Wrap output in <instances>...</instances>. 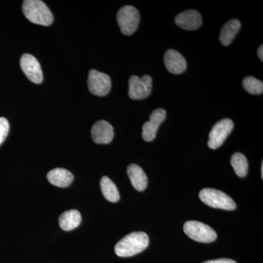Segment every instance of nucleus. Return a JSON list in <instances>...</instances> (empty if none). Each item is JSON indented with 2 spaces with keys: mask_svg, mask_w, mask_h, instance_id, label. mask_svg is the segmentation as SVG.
I'll return each mask as SVG.
<instances>
[{
  "mask_svg": "<svg viewBox=\"0 0 263 263\" xmlns=\"http://www.w3.org/2000/svg\"><path fill=\"white\" fill-rule=\"evenodd\" d=\"M149 245V238L143 232H133L119 240L115 247L119 257H128L141 253Z\"/></svg>",
  "mask_w": 263,
  "mask_h": 263,
  "instance_id": "1",
  "label": "nucleus"
},
{
  "mask_svg": "<svg viewBox=\"0 0 263 263\" xmlns=\"http://www.w3.org/2000/svg\"><path fill=\"white\" fill-rule=\"evenodd\" d=\"M23 12L26 18L32 23L50 26L53 16L47 5L40 0H26L23 3Z\"/></svg>",
  "mask_w": 263,
  "mask_h": 263,
  "instance_id": "2",
  "label": "nucleus"
},
{
  "mask_svg": "<svg viewBox=\"0 0 263 263\" xmlns=\"http://www.w3.org/2000/svg\"><path fill=\"white\" fill-rule=\"evenodd\" d=\"M200 200L205 205L214 209L232 211L236 209L234 200L227 194L214 189H203L199 194Z\"/></svg>",
  "mask_w": 263,
  "mask_h": 263,
  "instance_id": "3",
  "label": "nucleus"
},
{
  "mask_svg": "<svg viewBox=\"0 0 263 263\" xmlns=\"http://www.w3.org/2000/svg\"><path fill=\"white\" fill-rule=\"evenodd\" d=\"M183 231L192 239L201 243H211L217 238L215 230L200 221H186L183 226Z\"/></svg>",
  "mask_w": 263,
  "mask_h": 263,
  "instance_id": "4",
  "label": "nucleus"
},
{
  "mask_svg": "<svg viewBox=\"0 0 263 263\" xmlns=\"http://www.w3.org/2000/svg\"><path fill=\"white\" fill-rule=\"evenodd\" d=\"M117 22L121 31L125 35L136 32L140 22V13L138 9L131 5L122 7L118 11Z\"/></svg>",
  "mask_w": 263,
  "mask_h": 263,
  "instance_id": "5",
  "label": "nucleus"
},
{
  "mask_svg": "<svg viewBox=\"0 0 263 263\" xmlns=\"http://www.w3.org/2000/svg\"><path fill=\"white\" fill-rule=\"evenodd\" d=\"M234 124L230 119H223L214 124L209 133V147L216 149L223 144L226 138L233 130Z\"/></svg>",
  "mask_w": 263,
  "mask_h": 263,
  "instance_id": "6",
  "label": "nucleus"
},
{
  "mask_svg": "<svg viewBox=\"0 0 263 263\" xmlns=\"http://www.w3.org/2000/svg\"><path fill=\"white\" fill-rule=\"evenodd\" d=\"M88 88L91 94L98 97L105 96L111 89L110 76L96 70H91L88 78Z\"/></svg>",
  "mask_w": 263,
  "mask_h": 263,
  "instance_id": "7",
  "label": "nucleus"
},
{
  "mask_svg": "<svg viewBox=\"0 0 263 263\" xmlns=\"http://www.w3.org/2000/svg\"><path fill=\"white\" fill-rule=\"evenodd\" d=\"M152 89V79L146 75L142 78L131 76L129 80V97L132 100H143L149 96Z\"/></svg>",
  "mask_w": 263,
  "mask_h": 263,
  "instance_id": "8",
  "label": "nucleus"
},
{
  "mask_svg": "<svg viewBox=\"0 0 263 263\" xmlns=\"http://www.w3.org/2000/svg\"><path fill=\"white\" fill-rule=\"evenodd\" d=\"M20 65L24 73L29 81L36 84H40L43 80V71L37 59L32 55L25 53L22 55Z\"/></svg>",
  "mask_w": 263,
  "mask_h": 263,
  "instance_id": "9",
  "label": "nucleus"
},
{
  "mask_svg": "<svg viewBox=\"0 0 263 263\" xmlns=\"http://www.w3.org/2000/svg\"><path fill=\"white\" fill-rule=\"evenodd\" d=\"M166 118V111L162 108L156 109L150 115V121L143 126L142 137L145 141H153L157 136V132L161 124Z\"/></svg>",
  "mask_w": 263,
  "mask_h": 263,
  "instance_id": "10",
  "label": "nucleus"
},
{
  "mask_svg": "<svg viewBox=\"0 0 263 263\" xmlns=\"http://www.w3.org/2000/svg\"><path fill=\"white\" fill-rule=\"evenodd\" d=\"M91 138L98 144H108L113 141L114 127L106 121L100 120L91 128Z\"/></svg>",
  "mask_w": 263,
  "mask_h": 263,
  "instance_id": "11",
  "label": "nucleus"
},
{
  "mask_svg": "<svg viewBox=\"0 0 263 263\" xmlns=\"http://www.w3.org/2000/svg\"><path fill=\"white\" fill-rule=\"evenodd\" d=\"M175 23L185 30H196L202 24V17L197 10H188L176 15Z\"/></svg>",
  "mask_w": 263,
  "mask_h": 263,
  "instance_id": "12",
  "label": "nucleus"
},
{
  "mask_svg": "<svg viewBox=\"0 0 263 263\" xmlns=\"http://www.w3.org/2000/svg\"><path fill=\"white\" fill-rule=\"evenodd\" d=\"M164 62L166 68L175 75L183 73L186 69L184 57L174 49H169L164 53Z\"/></svg>",
  "mask_w": 263,
  "mask_h": 263,
  "instance_id": "13",
  "label": "nucleus"
},
{
  "mask_svg": "<svg viewBox=\"0 0 263 263\" xmlns=\"http://www.w3.org/2000/svg\"><path fill=\"white\" fill-rule=\"evenodd\" d=\"M127 174L132 185L136 190L142 192L146 190L148 185V178L140 166L135 164L128 166Z\"/></svg>",
  "mask_w": 263,
  "mask_h": 263,
  "instance_id": "14",
  "label": "nucleus"
},
{
  "mask_svg": "<svg viewBox=\"0 0 263 263\" xmlns=\"http://www.w3.org/2000/svg\"><path fill=\"white\" fill-rule=\"evenodd\" d=\"M48 181L58 187L65 188L70 186L73 181L72 173L64 168L52 170L47 175Z\"/></svg>",
  "mask_w": 263,
  "mask_h": 263,
  "instance_id": "15",
  "label": "nucleus"
},
{
  "mask_svg": "<svg viewBox=\"0 0 263 263\" xmlns=\"http://www.w3.org/2000/svg\"><path fill=\"white\" fill-rule=\"evenodd\" d=\"M241 24L238 19H232L227 22L221 29L219 41L224 46H229L238 32H239Z\"/></svg>",
  "mask_w": 263,
  "mask_h": 263,
  "instance_id": "16",
  "label": "nucleus"
},
{
  "mask_svg": "<svg viewBox=\"0 0 263 263\" xmlns=\"http://www.w3.org/2000/svg\"><path fill=\"white\" fill-rule=\"evenodd\" d=\"M81 222L80 212L77 210H69L61 214L59 223L62 230L70 231L78 228Z\"/></svg>",
  "mask_w": 263,
  "mask_h": 263,
  "instance_id": "17",
  "label": "nucleus"
},
{
  "mask_svg": "<svg viewBox=\"0 0 263 263\" xmlns=\"http://www.w3.org/2000/svg\"><path fill=\"white\" fill-rule=\"evenodd\" d=\"M100 188H101L103 196L108 201L111 202L119 201L120 199L119 190H118L115 183L107 176L102 178L101 181H100Z\"/></svg>",
  "mask_w": 263,
  "mask_h": 263,
  "instance_id": "18",
  "label": "nucleus"
},
{
  "mask_svg": "<svg viewBox=\"0 0 263 263\" xmlns=\"http://www.w3.org/2000/svg\"><path fill=\"white\" fill-rule=\"evenodd\" d=\"M232 166L234 169L235 173L237 176L240 178L245 177L248 173L249 164L247 158L243 154L237 152L232 156L231 160Z\"/></svg>",
  "mask_w": 263,
  "mask_h": 263,
  "instance_id": "19",
  "label": "nucleus"
},
{
  "mask_svg": "<svg viewBox=\"0 0 263 263\" xmlns=\"http://www.w3.org/2000/svg\"><path fill=\"white\" fill-rule=\"evenodd\" d=\"M243 89L252 95H262L263 92V83L262 81L252 77L248 76L243 79L242 83Z\"/></svg>",
  "mask_w": 263,
  "mask_h": 263,
  "instance_id": "20",
  "label": "nucleus"
},
{
  "mask_svg": "<svg viewBox=\"0 0 263 263\" xmlns=\"http://www.w3.org/2000/svg\"><path fill=\"white\" fill-rule=\"evenodd\" d=\"M9 122L5 118L0 117V145L5 141L9 133Z\"/></svg>",
  "mask_w": 263,
  "mask_h": 263,
  "instance_id": "21",
  "label": "nucleus"
},
{
  "mask_svg": "<svg viewBox=\"0 0 263 263\" xmlns=\"http://www.w3.org/2000/svg\"><path fill=\"white\" fill-rule=\"evenodd\" d=\"M203 263H237L235 261L231 259H214V260H209Z\"/></svg>",
  "mask_w": 263,
  "mask_h": 263,
  "instance_id": "22",
  "label": "nucleus"
},
{
  "mask_svg": "<svg viewBox=\"0 0 263 263\" xmlns=\"http://www.w3.org/2000/svg\"><path fill=\"white\" fill-rule=\"evenodd\" d=\"M257 55H258L259 60H260L261 61H263V46H262V45H261V46H259L258 50H257Z\"/></svg>",
  "mask_w": 263,
  "mask_h": 263,
  "instance_id": "23",
  "label": "nucleus"
},
{
  "mask_svg": "<svg viewBox=\"0 0 263 263\" xmlns=\"http://www.w3.org/2000/svg\"><path fill=\"white\" fill-rule=\"evenodd\" d=\"M261 173H262V178H263V162H262V166H261Z\"/></svg>",
  "mask_w": 263,
  "mask_h": 263,
  "instance_id": "24",
  "label": "nucleus"
}]
</instances>
